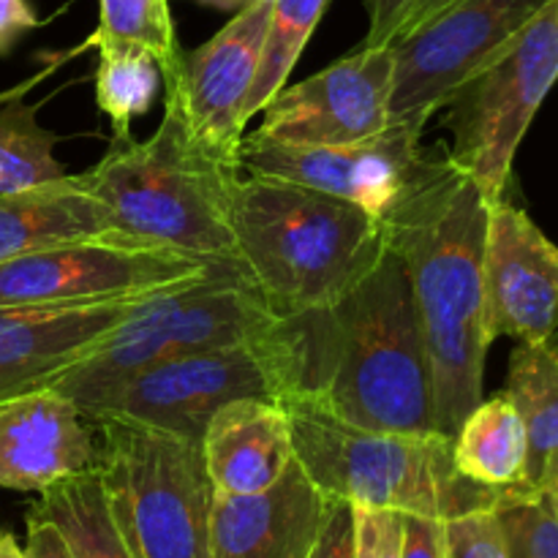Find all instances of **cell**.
I'll return each mask as SVG.
<instances>
[{"instance_id": "1", "label": "cell", "mask_w": 558, "mask_h": 558, "mask_svg": "<svg viewBox=\"0 0 558 558\" xmlns=\"http://www.w3.org/2000/svg\"><path fill=\"white\" fill-rule=\"evenodd\" d=\"M270 341L281 403H308L368 430L436 434L434 379L412 283L387 243L347 294L281 319Z\"/></svg>"}, {"instance_id": "2", "label": "cell", "mask_w": 558, "mask_h": 558, "mask_svg": "<svg viewBox=\"0 0 558 558\" xmlns=\"http://www.w3.org/2000/svg\"><path fill=\"white\" fill-rule=\"evenodd\" d=\"M488 210L483 191L450 158L423 156L379 218L412 283L434 379V430L447 439L483 401Z\"/></svg>"}, {"instance_id": "3", "label": "cell", "mask_w": 558, "mask_h": 558, "mask_svg": "<svg viewBox=\"0 0 558 558\" xmlns=\"http://www.w3.org/2000/svg\"><path fill=\"white\" fill-rule=\"evenodd\" d=\"M232 234L240 270L278 319L336 303L385 251L368 210L267 174H240Z\"/></svg>"}, {"instance_id": "4", "label": "cell", "mask_w": 558, "mask_h": 558, "mask_svg": "<svg viewBox=\"0 0 558 558\" xmlns=\"http://www.w3.org/2000/svg\"><path fill=\"white\" fill-rule=\"evenodd\" d=\"M163 118L147 140H114L80 174L120 234L167 245L202 262L234 259L232 199L240 163L202 145L174 85L163 82Z\"/></svg>"}, {"instance_id": "5", "label": "cell", "mask_w": 558, "mask_h": 558, "mask_svg": "<svg viewBox=\"0 0 558 558\" xmlns=\"http://www.w3.org/2000/svg\"><path fill=\"white\" fill-rule=\"evenodd\" d=\"M283 407L292 423L294 458L327 499L452 521L494 507L505 494L461 477L452 463V439L441 434L368 430L308 403Z\"/></svg>"}, {"instance_id": "6", "label": "cell", "mask_w": 558, "mask_h": 558, "mask_svg": "<svg viewBox=\"0 0 558 558\" xmlns=\"http://www.w3.org/2000/svg\"><path fill=\"white\" fill-rule=\"evenodd\" d=\"M278 322L238 262H210L199 276L140 300L101 349L60 376L52 390L85 414L161 360L267 338Z\"/></svg>"}, {"instance_id": "7", "label": "cell", "mask_w": 558, "mask_h": 558, "mask_svg": "<svg viewBox=\"0 0 558 558\" xmlns=\"http://www.w3.org/2000/svg\"><path fill=\"white\" fill-rule=\"evenodd\" d=\"M98 477L136 558H210L216 488L199 441L118 417H96Z\"/></svg>"}, {"instance_id": "8", "label": "cell", "mask_w": 558, "mask_h": 558, "mask_svg": "<svg viewBox=\"0 0 558 558\" xmlns=\"http://www.w3.org/2000/svg\"><path fill=\"white\" fill-rule=\"evenodd\" d=\"M556 82L558 14L550 0L505 52L445 104L452 134L447 158L474 180L488 205L505 196L518 147Z\"/></svg>"}, {"instance_id": "9", "label": "cell", "mask_w": 558, "mask_h": 558, "mask_svg": "<svg viewBox=\"0 0 558 558\" xmlns=\"http://www.w3.org/2000/svg\"><path fill=\"white\" fill-rule=\"evenodd\" d=\"M270 336L161 360L85 414L90 420H129L202 445L207 423L223 403L238 398L278 401V357Z\"/></svg>"}, {"instance_id": "10", "label": "cell", "mask_w": 558, "mask_h": 558, "mask_svg": "<svg viewBox=\"0 0 558 558\" xmlns=\"http://www.w3.org/2000/svg\"><path fill=\"white\" fill-rule=\"evenodd\" d=\"M550 0H456L423 25L403 33L392 49V123L425 125L452 93L499 52Z\"/></svg>"}, {"instance_id": "11", "label": "cell", "mask_w": 558, "mask_h": 558, "mask_svg": "<svg viewBox=\"0 0 558 558\" xmlns=\"http://www.w3.org/2000/svg\"><path fill=\"white\" fill-rule=\"evenodd\" d=\"M210 262L129 234H104L0 262V305L140 300L199 276Z\"/></svg>"}, {"instance_id": "12", "label": "cell", "mask_w": 558, "mask_h": 558, "mask_svg": "<svg viewBox=\"0 0 558 558\" xmlns=\"http://www.w3.org/2000/svg\"><path fill=\"white\" fill-rule=\"evenodd\" d=\"M392 49L360 47L319 74L287 85L262 109L256 136L278 145H354L390 120Z\"/></svg>"}, {"instance_id": "13", "label": "cell", "mask_w": 558, "mask_h": 558, "mask_svg": "<svg viewBox=\"0 0 558 558\" xmlns=\"http://www.w3.org/2000/svg\"><path fill=\"white\" fill-rule=\"evenodd\" d=\"M423 129L401 120L371 140L330 147L278 145L251 134L240 145V169L308 185L381 218L423 161Z\"/></svg>"}, {"instance_id": "14", "label": "cell", "mask_w": 558, "mask_h": 558, "mask_svg": "<svg viewBox=\"0 0 558 558\" xmlns=\"http://www.w3.org/2000/svg\"><path fill=\"white\" fill-rule=\"evenodd\" d=\"M485 336L550 341L558 330V245L501 196L488 210L483 254Z\"/></svg>"}, {"instance_id": "15", "label": "cell", "mask_w": 558, "mask_h": 558, "mask_svg": "<svg viewBox=\"0 0 558 558\" xmlns=\"http://www.w3.org/2000/svg\"><path fill=\"white\" fill-rule=\"evenodd\" d=\"M272 0H251L194 52H183L178 71L163 76L183 101L185 118L202 145L240 163L243 107L259 71Z\"/></svg>"}, {"instance_id": "16", "label": "cell", "mask_w": 558, "mask_h": 558, "mask_svg": "<svg viewBox=\"0 0 558 558\" xmlns=\"http://www.w3.org/2000/svg\"><path fill=\"white\" fill-rule=\"evenodd\" d=\"M140 300L0 305V407L27 392L49 390L76 363L98 352Z\"/></svg>"}, {"instance_id": "17", "label": "cell", "mask_w": 558, "mask_h": 558, "mask_svg": "<svg viewBox=\"0 0 558 558\" xmlns=\"http://www.w3.org/2000/svg\"><path fill=\"white\" fill-rule=\"evenodd\" d=\"M98 466L96 423L58 390L0 407V488L41 494Z\"/></svg>"}, {"instance_id": "18", "label": "cell", "mask_w": 558, "mask_h": 558, "mask_svg": "<svg viewBox=\"0 0 558 558\" xmlns=\"http://www.w3.org/2000/svg\"><path fill=\"white\" fill-rule=\"evenodd\" d=\"M327 505L294 458L259 494L213 496L210 558H311Z\"/></svg>"}, {"instance_id": "19", "label": "cell", "mask_w": 558, "mask_h": 558, "mask_svg": "<svg viewBox=\"0 0 558 558\" xmlns=\"http://www.w3.org/2000/svg\"><path fill=\"white\" fill-rule=\"evenodd\" d=\"M202 456L216 494L245 496L270 488L294 461L289 412L272 398H238L213 414Z\"/></svg>"}, {"instance_id": "20", "label": "cell", "mask_w": 558, "mask_h": 558, "mask_svg": "<svg viewBox=\"0 0 558 558\" xmlns=\"http://www.w3.org/2000/svg\"><path fill=\"white\" fill-rule=\"evenodd\" d=\"M104 234L118 229L80 174L0 196V262Z\"/></svg>"}, {"instance_id": "21", "label": "cell", "mask_w": 558, "mask_h": 558, "mask_svg": "<svg viewBox=\"0 0 558 558\" xmlns=\"http://www.w3.org/2000/svg\"><path fill=\"white\" fill-rule=\"evenodd\" d=\"M505 396L526 425V488H558V347L550 341L518 343L510 354Z\"/></svg>"}, {"instance_id": "22", "label": "cell", "mask_w": 558, "mask_h": 558, "mask_svg": "<svg viewBox=\"0 0 558 558\" xmlns=\"http://www.w3.org/2000/svg\"><path fill=\"white\" fill-rule=\"evenodd\" d=\"M458 474L483 488H526L529 436L523 417L505 392L480 401L452 436Z\"/></svg>"}, {"instance_id": "23", "label": "cell", "mask_w": 558, "mask_h": 558, "mask_svg": "<svg viewBox=\"0 0 558 558\" xmlns=\"http://www.w3.org/2000/svg\"><path fill=\"white\" fill-rule=\"evenodd\" d=\"M31 515L52 523L74 558H136L114 526L96 469L41 490Z\"/></svg>"}, {"instance_id": "24", "label": "cell", "mask_w": 558, "mask_h": 558, "mask_svg": "<svg viewBox=\"0 0 558 558\" xmlns=\"http://www.w3.org/2000/svg\"><path fill=\"white\" fill-rule=\"evenodd\" d=\"M54 65L25 80L14 90L0 93V196L54 183L69 174L63 163L54 158L58 134L38 123L36 104L22 101V96L36 87V82H41Z\"/></svg>"}, {"instance_id": "25", "label": "cell", "mask_w": 558, "mask_h": 558, "mask_svg": "<svg viewBox=\"0 0 558 558\" xmlns=\"http://www.w3.org/2000/svg\"><path fill=\"white\" fill-rule=\"evenodd\" d=\"M90 44L98 47L96 104L114 125V140H129L131 120L153 107L163 85L161 65L140 44L112 38H93Z\"/></svg>"}, {"instance_id": "26", "label": "cell", "mask_w": 558, "mask_h": 558, "mask_svg": "<svg viewBox=\"0 0 558 558\" xmlns=\"http://www.w3.org/2000/svg\"><path fill=\"white\" fill-rule=\"evenodd\" d=\"M327 5L330 0H272L259 71L243 107L245 125L272 101L281 87H287L289 74L294 71L308 38L314 36Z\"/></svg>"}, {"instance_id": "27", "label": "cell", "mask_w": 558, "mask_h": 558, "mask_svg": "<svg viewBox=\"0 0 558 558\" xmlns=\"http://www.w3.org/2000/svg\"><path fill=\"white\" fill-rule=\"evenodd\" d=\"M93 38L140 44L158 60L163 76L183 63L169 0H98V33Z\"/></svg>"}, {"instance_id": "28", "label": "cell", "mask_w": 558, "mask_h": 558, "mask_svg": "<svg viewBox=\"0 0 558 558\" xmlns=\"http://www.w3.org/2000/svg\"><path fill=\"white\" fill-rule=\"evenodd\" d=\"M510 558H558V488L505 490L496 501Z\"/></svg>"}, {"instance_id": "29", "label": "cell", "mask_w": 558, "mask_h": 558, "mask_svg": "<svg viewBox=\"0 0 558 558\" xmlns=\"http://www.w3.org/2000/svg\"><path fill=\"white\" fill-rule=\"evenodd\" d=\"M494 507L445 521L447 558H510Z\"/></svg>"}, {"instance_id": "30", "label": "cell", "mask_w": 558, "mask_h": 558, "mask_svg": "<svg viewBox=\"0 0 558 558\" xmlns=\"http://www.w3.org/2000/svg\"><path fill=\"white\" fill-rule=\"evenodd\" d=\"M403 518L392 510L354 507V554L357 558H401Z\"/></svg>"}, {"instance_id": "31", "label": "cell", "mask_w": 558, "mask_h": 558, "mask_svg": "<svg viewBox=\"0 0 558 558\" xmlns=\"http://www.w3.org/2000/svg\"><path fill=\"white\" fill-rule=\"evenodd\" d=\"M311 558H357L354 554V507L349 501L330 499L325 526L311 550Z\"/></svg>"}, {"instance_id": "32", "label": "cell", "mask_w": 558, "mask_h": 558, "mask_svg": "<svg viewBox=\"0 0 558 558\" xmlns=\"http://www.w3.org/2000/svg\"><path fill=\"white\" fill-rule=\"evenodd\" d=\"M401 558H447L445 521L417 515L403 518Z\"/></svg>"}, {"instance_id": "33", "label": "cell", "mask_w": 558, "mask_h": 558, "mask_svg": "<svg viewBox=\"0 0 558 558\" xmlns=\"http://www.w3.org/2000/svg\"><path fill=\"white\" fill-rule=\"evenodd\" d=\"M412 0H365L368 11V33L363 47H390L392 38L401 31L403 14Z\"/></svg>"}, {"instance_id": "34", "label": "cell", "mask_w": 558, "mask_h": 558, "mask_svg": "<svg viewBox=\"0 0 558 558\" xmlns=\"http://www.w3.org/2000/svg\"><path fill=\"white\" fill-rule=\"evenodd\" d=\"M38 25V16L27 0H0V54H9L27 31Z\"/></svg>"}, {"instance_id": "35", "label": "cell", "mask_w": 558, "mask_h": 558, "mask_svg": "<svg viewBox=\"0 0 558 558\" xmlns=\"http://www.w3.org/2000/svg\"><path fill=\"white\" fill-rule=\"evenodd\" d=\"M25 558H74L69 545L60 537L58 529L44 518H36L27 512V543Z\"/></svg>"}, {"instance_id": "36", "label": "cell", "mask_w": 558, "mask_h": 558, "mask_svg": "<svg viewBox=\"0 0 558 558\" xmlns=\"http://www.w3.org/2000/svg\"><path fill=\"white\" fill-rule=\"evenodd\" d=\"M452 3H456V0H412V3H409V9H407V14H403V22H401V31H398V36L414 31V27L423 25L425 20H430V16L439 14L441 9H447V5H452ZM396 38H392V41H396Z\"/></svg>"}, {"instance_id": "37", "label": "cell", "mask_w": 558, "mask_h": 558, "mask_svg": "<svg viewBox=\"0 0 558 558\" xmlns=\"http://www.w3.org/2000/svg\"><path fill=\"white\" fill-rule=\"evenodd\" d=\"M0 558H25V548H20L11 534L0 532Z\"/></svg>"}, {"instance_id": "38", "label": "cell", "mask_w": 558, "mask_h": 558, "mask_svg": "<svg viewBox=\"0 0 558 558\" xmlns=\"http://www.w3.org/2000/svg\"><path fill=\"white\" fill-rule=\"evenodd\" d=\"M194 3L199 5H210V9H218V11H240L243 5H248V0H194Z\"/></svg>"}, {"instance_id": "39", "label": "cell", "mask_w": 558, "mask_h": 558, "mask_svg": "<svg viewBox=\"0 0 558 558\" xmlns=\"http://www.w3.org/2000/svg\"><path fill=\"white\" fill-rule=\"evenodd\" d=\"M556 14H558V0H556Z\"/></svg>"}, {"instance_id": "40", "label": "cell", "mask_w": 558, "mask_h": 558, "mask_svg": "<svg viewBox=\"0 0 558 558\" xmlns=\"http://www.w3.org/2000/svg\"><path fill=\"white\" fill-rule=\"evenodd\" d=\"M248 3H251V0H248Z\"/></svg>"}]
</instances>
